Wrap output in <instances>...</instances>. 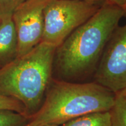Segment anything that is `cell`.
<instances>
[{
    "mask_svg": "<svg viewBox=\"0 0 126 126\" xmlns=\"http://www.w3.org/2000/svg\"><path fill=\"white\" fill-rule=\"evenodd\" d=\"M48 1L25 0L12 14L18 37L17 57L28 53L42 42L44 9Z\"/></svg>",
    "mask_w": 126,
    "mask_h": 126,
    "instance_id": "cell-6",
    "label": "cell"
},
{
    "mask_svg": "<svg viewBox=\"0 0 126 126\" xmlns=\"http://www.w3.org/2000/svg\"><path fill=\"white\" fill-rule=\"evenodd\" d=\"M119 92L122 93V94H126V87L124 88L122 91H120V92ZM118 93H119V92H118Z\"/></svg>",
    "mask_w": 126,
    "mask_h": 126,
    "instance_id": "cell-14",
    "label": "cell"
},
{
    "mask_svg": "<svg viewBox=\"0 0 126 126\" xmlns=\"http://www.w3.org/2000/svg\"><path fill=\"white\" fill-rule=\"evenodd\" d=\"M100 4L82 0H49L44 9L42 42L58 47L97 12L103 5Z\"/></svg>",
    "mask_w": 126,
    "mask_h": 126,
    "instance_id": "cell-4",
    "label": "cell"
},
{
    "mask_svg": "<svg viewBox=\"0 0 126 126\" xmlns=\"http://www.w3.org/2000/svg\"><path fill=\"white\" fill-rule=\"evenodd\" d=\"M115 94L97 82L51 79L40 108L24 126L62 125L83 115L110 111Z\"/></svg>",
    "mask_w": 126,
    "mask_h": 126,
    "instance_id": "cell-3",
    "label": "cell"
},
{
    "mask_svg": "<svg viewBox=\"0 0 126 126\" xmlns=\"http://www.w3.org/2000/svg\"><path fill=\"white\" fill-rule=\"evenodd\" d=\"M29 117L22 113L8 110H0V126H24Z\"/></svg>",
    "mask_w": 126,
    "mask_h": 126,
    "instance_id": "cell-10",
    "label": "cell"
},
{
    "mask_svg": "<svg viewBox=\"0 0 126 126\" xmlns=\"http://www.w3.org/2000/svg\"><path fill=\"white\" fill-rule=\"evenodd\" d=\"M107 1L123 9L126 7V0H107Z\"/></svg>",
    "mask_w": 126,
    "mask_h": 126,
    "instance_id": "cell-13",
    "label": "cell"
},
{
    "mask_svg": "<svg viewBox=\"0 0 126 126\" xmlns=\"http://www.w3.org/2000/svg\"><path fill=\"white\" fill-rule=\"evenodd\" d=\"M42 126H59L58 125H54V124H50V125H44Z\"/></svg>",
    "mask_w": 126,
    "mask_h": 126,
    "instance_id": "cell-16",
    "label": "cell"
},
{
    "mask_svg": "<svg viewBox=\"0 0 126 126\" xmlns=\"http://www.w3.org/2000/svg\"><path fill=\"white\" fill-rule=\"evenodd\" d=\"M61 126H112L110 111L89 113L74 119Z\"/></svg>",
    "mask_w": 126,
    "mask_h": 126,
    "instance_id": "cell-8",
    "label": "cell"
},
{
    "mask_svg": "<svg viewBox=\"0 0 126 126\" xmlns=\"http://www.w3.org/2000/svg\"><path fill=\"white\" fill-rule=\"evenodd\" d=\"M25 0H0V16L1 18L12 14Z\"/></svg>",
    "mask_w": 126,
    "mask_h": 126,
    "instance_id": "cell-12",
    "label": "cell"
},
{
    "mask_svg": "<svg viewBox=\"0 0 126 126\" xmlns=\"http://www.w3.org/2000/svg\"><path fill=\"white\" fill-rule=\"evenodd\" d=\"M1 17L0 16V22H1Z\"/></svg>",
    "mask_w": 126,
    "mask_h": 126,
    "instance_id": "cell-18",
    "label": "cell"
},
{
    "mask_svg": "<svg viewBox=\"0 0 126 126\" xmlns=\"http://www.w3.org/2000/svg\"><path fill=\"white\" fill-rule=\"evenodd\" d=\"M96 82L114 94L126 86V24L117 27L103 50L95 73Z\"/></svg>",
    "mask_w": 126,
    "mask_h": 126,
    "instance_id": "cell-5",
    "label": "cell"
},
{
    "mask_svg": "<svg viewBox=\"0 0 126 126\" xmlns=\"http://www.w3.org/2000/svg\"><path fill=\"white\" fill-rule=\"evenodd\" d=\"M57 47L42 42L0 67V94L20 102L31 117L40 108L51 74Z\"/></svg>",
    "mask_w": 126,
    "mask_h": 126,
    "instance_id": "cell-2",
    "label": "cell"
},
{
    "mask_svg": "<svg viewBox=\"0 0 126 126\" xmlns=\"http://www.w3.org/2000/svg\"><path fill=\"white\" fill-rule=\"evenodd\" d=\"M112 126H126V94H115L114 102L110 110Z\"/></svg>",
    "mask_w": 126,
    "mask_h": 126,
    "instance_id": "cell-9",
    "label": "cell"
},
{
    "mask_svg": "<svg viewBox=\"0 0 126 126\" xmlns=\"http://www.w3.org/2000/svg\"><path fill=\"white\" fill-rule=\"evenodd\" d=\"M124 15L123 8L106 1L57 47L54 63L64 81L80 78L93 71Z\"/></svg>",
    "mask_w": 126,
    "mask_h": 126,
    "instance_id": "cell-1",
    "label": "cell"
},
{
    "mask_svg": "<svg viewBox=\"0 0 126 126\" xmlns=\"http://www.w3.org/2000/svg\"><path fill=\"white\" fill-rule=\"evenodd\" d=\"M82 1H95V2H102L103 0H82Z\"/></svg>",
    "mask_w": 126,
    "mask_h": 126,
    "instance_id": "cell-15",
    "label": "cell"
},
{
    "mask_svg": "<svg viewBox=\"0 0 126 126\" xmlns=\"http://www.w3.org/2000/svg\"><path fill=\"white\" fill-rule=\"evenodd\" d=\"M18 37L12 15L1 18L0 22V67L16 58Z\"/></svg>",
    "mask_w": 126,
    "mask_h": 126,
    "instance_id": "cell-7",
    "label": "cell"
},
{
    "mask_svg": "<svg viewBox=\"0 0 126 126\" xmlns=\"http://www.w3.org/2000/svg\"><path fill=\"white\" fill-rule=\"evenodd\" d=\"M0 110H11L25 114L24 108L19 102L2 94H0Z\"/></svg>",
    "mask_w": 126,
    "mask_h": 126,
    "instance_id": "cell-11",
    "label": "cell"
},
{
    "mask_svg": "<svg viewBox=\"0 0 126 126\" xmlns=\"http://www.w3.org/2000/svg\"><path fill=\"white\" fill-rule=\"evenodd\" d=\"M124 11H125V15H126V7L124 8Z\"/></svg>",
    "mask_w": 126,
    "mask_h": 126,
    "instance_id": "cell-17",
    "label": "cell"
}]
</instances>
